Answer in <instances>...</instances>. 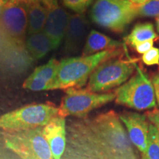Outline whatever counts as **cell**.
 <instances>
[{
  "label": "cell",
  "mask_w": 159,
  "mask_h": 159,
  "mask_svg": "<svg viewBox=\"0 0 159 159\" xmlns=\"http://www.w3.org/2000/svg\"><path fill=\"white\" fill-rule=\"evenodd\" d=\"M123 55L122 48L103 51L89 56L66 57L59 61L56 76L51 90L80 89L91 73L105 61Z\"/></svg>",
  "instance_id": "1"
},
{
  "label": "cell",
  "mask_w": 159,
  "mask_h": 159,
  "mask_svg": "<svg viewBox=\"0 0 159 159\" xmlns=\"http://www.w3.org/2000/svg\"><path fill=\"white\" fill-rule=\"evenodd\" d=\"M58 115V108L49 103L30 104L0 116V128L17 132L43 128Z\"/></svg>",
  "instance_id": "2"
},
{
  "label": "cell",
  "mask_w": 159,
  "mask_h": 159,
  "mask_svg": "<svg viewBox=\"0 0 159 159\" xmlns=\"http://www.w3.org/2000/svg\"><path fill=\"white\" fill-rule=\"evenodd\" d=\"M137 16V6L129 0H96L91 9L93 22L116 33L124 31Z\"/></svg>",
  "instance_id": "3"
},
{
  "label": "cell",
  "mask_w": 159,
  "mask_h": 159,
  "mask_svg": "<svg viewBox=\"0 0 159 159\" xmlns=\"http://www.w3.org/2000/svg\"><path fill=\"white\" fill-rule=\"evenodd\" d=\"M136 70L134 76L116 89L115 102L137 111L156 108V95L151 80L137 64Z\"/></svg>",
  "instance_id": "4"
},
{
  "label": "cell",
  "mask_w": 159,
  "mask_h": 159,
  "mask_svg": "<svg viewBox=\"0 0 159 159\" xmlns=\"http://www.w3.org/2000/svg\"><path fill=\"white\" fill-rule=\"evenodd\" d=\"M136 59L112 57L100 63L89 77L87 89L92 92H104L120 86L134 73Z\"/></svg>",
  "instance_id": "5"
},
{
  "label": "cell",
  "mask_w": 159,
  "mask_h": 159,
  "mask_svg": "<svg viewBox=\"0 0 159 159\" xmlns=\"http://www.w3.org/2000/svg\"><path fill=\"white\" fill-rule=\"evenodd\" d=\"M115 98V93L99 94L87 89H67L58 108V116L84 118L91 111L112 102Z\"/></svg>",
  "instance_id": "6"
},
{
  "label": "cell",
  "mask_w": 159,
  "mask_h": 159,
  "mask_svg": "<svg viewBox=\"0 0 159 159\" xmlns=\"http://www.w3.org/2000/svg\"><path fill=\"white\" fill-rule=\"evenodd\" d=\"M6 147L22 159H54L42 128L4 134Z\"/></svg>",
  "instance_id": "7"
},
{
  "label": "cell",
  "mask_w": 159,
  "mask_h": 159,
  "mask_svg": "<svg viewBox=\"0 0 159 159\" xmlns=\"http://www.w3.org/2000/svg\"><path fill=\"white\" fill-rule=\"evenodd\" d=\"M0 25L11 39L21 42L27 32L26 0H8L2 12Z\"/></svg>",
  "instance_id": "8"
},
{
  "label": "cell",
  "mask_w": 159,
  "mask_h": 159,
  "mask_svg": "<svg viewBox=\"0 0 159 159\" xmlns=\"http://www.w3.org/2000/svg\"><path fill=\"white\" fill-rule=\"evenodd\" d=\"M47 8V19L43 31L49 38L53 47L57 49L66 32L70 15L57 4V0Z\"/></svg>",
  "instance_id": "9"
},
{
  "label": "cell",
  "mask_w": 159,
  "mask_h": 159,
  "mask_svg": "<svg viewBox=\"0 0 159 159\" xmlns=\"http://www.w3.org/2000/svg\"><path fill=\"white\" fill-rule=\"evenodd\" d=\"M119 119L126 127L130 141L134 146L141 152L146 153L150 126L146 116L138 113L125 112L120 114Z\"/></svg>",
  "instance_id": "10"
},
{
  "label": "cell",
  "mask_w": 159,
  "mask_h": 159,
  "mask_svg": "<svg viewBox=\"0 0 159 159\" xmlns=\"http://www.w3.org/2000/svg\"><path fill=\"white\" fill-rule=\"evenodd\" d=\"M58 65L59 61L52 58L46 64L37 67L25 80L23 83V88L33 91L51 90Z\"/></svg>",
  "instance_id": "11"
},
{
  "label": "cell",
  "mask_w": 159,
  "mask_h": 159,
  "mask_svg": "<svg viewBox=\"0 0 159 159\" xmlns=\"http://www.w3.org/2000/svg\"><path fill=\"white\" fill-rule=\"evenodd\" d=\"M54 159H61L66 148V120L57 115L42 128Z\"/></svg>",
  "instance_id": "12"
},
{
  "label": "cell",
  "mask_w": 159,
  "mask_h": 159,
  "mask_svg": "<svg viewBox=\"0 0 159 159\" xmlns=\"http://www.w3.org/2000/svg\"><path fill=\"white\" fill-rule=\"evenodd\" d=\"M88 21L84 16L77 13L70 15L65 34V51L68 54L77 53L88 33Z\"/></svg>",
  "instance_id": "13"
},
{
  "label": "cell",
  "mask_w": 159,
  "mask_h": 159,
  "mask_svg": "<svg viewBox=\"0 0 159 159\" xmlns=\"http://www.w3.org/2000/svg\"><path fill=\"white\" fill-rule=\"evenodd\" d=\"M123 43L102 33L91 30L86 38L82 56H89L103 51L114 50L123 47Z\"/></svg>",
  "instance_id": "14"
},
{
  "label": "cell",
  "mask_w": 159,
  "mask_h": 159,
  "mask_svg": "<svg viewBox=\"0 0 159 159\" xmlns=\"http://www.w3.org/2000/svg\"><path fill=\"white\" fill-rule=\"evenodd\" d=\"M28 35L43 31L47 19V8L40 0H26Z\"/></svg>",
  "instance_id": "15"
},
{
  "label": "cell",
  "mask_w": 159,
  "mask_h": 159,
  "mask_svg": "<svg viewBox=\"0 0 159 159\" xmlns=\"http://www.w3.org/2000/svg\"><path fill=\"white\" fill-rule=\"evenodd\" d=\"M26 47L33 58L40 59L54 49L52 43L44 32L30 34L26 40Z\"/></svg>",
  "instance_id": "16"
},
{
  "label": "cell",
  "mask_w": 159,
  "mask_h": 159,
  "mask_svg": "<svg viewBox=\"0 0 159 159\" xmlns=\"http://www.w3.org/2000/svg\"><path fill=\"white\" fill-rule=\"evenodd\" d=\"M157 34L154 30L153 25L151 23H140L135 25L128 35L125 38V43L134 47L139 43L155 39Z\"/></svg>",
  "instance_id": "17"
},
{
  "label": "cell",
  "mask_w": 159,
  "mask_h": 159,
  "mask_svg": "<svg viewBox=\"0 0 159 159\" xmlns=\"http://www.w3.org/2000/svg\"><path fill=\"white\" fill-rule=\"evenodd\" d=\"M144 154V153H143ZM149 159H159V142L158 133L156 127L150 123L149 126V134L146 153Z\"/></svg>",
  "instance_id": "18"
},
{
  "label": "cell",
  "mask_w": 159,
  "mask_h": 159,
  "mask_svg": "<svg viewBox=\"0 0 159 159\" xmlns=\"http://www.w3.org/2000/svg\"><path fill=\"white\" fill-rule=\"evenodd\" d=\"M138 16L158 17L159 16V0H149L144 5L137 7Z\"/></svg>",
  "instance_id": "19"
},
{
  "label": "cell",
  "mask_w": 159,
  "mask_h": 159,
  "mask_svg": "<svg viewBox=\"0 0 159 159\" xmlns=\"http://www.w3.org/2000/svg\"><path fill=\"white\" fill-rule=\"evenodd\" d=\"M142 61L148 66H159V49L152 47L150 50L143 54Z\"/></svg>",
  "instance_id": "20"
},
{
  "label": "cell",
  "mask_w": 159,
  "mask_h": 159,
  "mask_svg": "<svg viewBox=\"0 0 159 159\" xmlns=\"http://www.w3.org/2000/svg\"><path fill=\"white\" fill-rule=\"evenodd\" d=\"M63 2L65 6L80 14L83 13L86 8V6L83 2V0H63Z\"/></svg>",
  "instance_id": "21"
},
{
  "label": "cell",
  "mask_w": 159,
  "mask_h": 159,
  "mask_svg": "<svg viewBox=\"0 0 159 159\" xmlns=\"http://www.w3.org/2000/svg\"><path fill=\"white\" fill-rule=\"evenodd\" d=\"M144 115L146 116L147 119L149 120V122L156 127L157 133H158V138L159 142V109L155 108L152 111H148Z\"/></svg>",
  "instance_id": "22"
},
{
  "label": "cell",
  "mask_w": 159,
  "mask_h": 159,
  "mask_svg": "<svg viewBox=\"0 0 159 159\" xmlns=\"http://www.w3.org/2000/svg\"><path fill=\"white\" fill-rule=\"evenodd\" d=\"M153 43L154 40H149V41H144V42L139 43L135 46L134 48L136 49L137 52H139V54H144L145 52L150 50V49H152L153 47Z\"/></svg>",
  "instance_id": "23"
},
{
  "label": "cell",
  "mask_w": 159,
  "mask_h": 159,
  "mask_svg": "<svg viewBox=\"0 0 159 159\" xmlns=\"http://www.w3.org/2000/svg\"><path fill=\"white\" fill-rule=\"evenodd\" d=\"M150 80L152 85H153L156 102L159 105V70L156 71V72H155L154 74H152Z\"/></svg>",
  "instance_id": "24"
},
{
  "label": "cell",
  "mask_w": 159,
  "mask_h": 159,
  "mask_svg": "<svg viewBox=\"0 0 159 159\" xmlns=\"http://www.w3.org/2000/svg\"><path fill=\"white\" fill-rule=\"evenodd\" d=\"M129 1H130L132 4H134V5L139 7V6H141L144 5V4L146 2H148L149 0H129Z\"/></svg>",
  "instance_id": "25"
},
{
  "label": "cell",
  "mask_w": 159,
  "mask_h": 159,
  "mask_svg": "<svg viewBox=\"0 0 159 159\" xmlns=\"http://www.w3.org/2000/svg\"><path fill=\"white\" fill-rule=\"evenodd\" d=\"M54 1L55 0H40V2L45 6V7H47L49 5H51Z\"/></svg>",
  "instance_id": "26"
},
{
  "label": "cell",
  "mask_w": 159,
  "mask_h": 159,
  "mask_svg": "<svg viewBox=\"0 0 159 159\" xmlns=\"http://www.w3.org/2000/svg\"><path fill=\"white\" fill-rule=\"evenodd\" d=\"M7 1L8 0H0V16H1L2 12L4 7H5L6 3L7 2Z\"/></svg>",
  "instance_id": "27"
},
{
  "label": "cell",
  "mask_w": 159,
  "mask_h": 159,
  "mask_svg": "<svg viewBox=\"0 0 159 159\" xmlns=\"http://www.w3.org/2000/svg\"><path fill=\"white\" fill-rule=\"evenodd\" d=\"M156 25H157V30L159 33V16L156 17Z\"/></svg>",
  "instance_id": "28"
},
{
  "label": "cell",
  "mask_w": 159,
  "mask_h": 159,
  "mask_svg": "<svg viewBox=\"0 0 159 159\" xmlns=\"http://www.w3.org/2000/svg\"><path fill=\"white\" fill-rule=\"evenodd\" d=\"M91 2V0H83V2H84V4L85 5V6H88V5L89 4V2Z\"/></svg>",
  "instance_id": "29"
},
{
  "label": "cell",
  "mask_w": 159,
  "mask_h": 159,
  "mask_svg": "<svg viewBox=\"0 0 159 159\" xmlns=\"http://www.w3.org/2000/svg\"><path fill=\"white\" fill-rule=\"evenodd\" d=\"M142 158H143V159H149V158H148V157L146 155H145V154H143V153H142Z\"/></svg>",
  "instance_id": "30"
}]
</instances>
